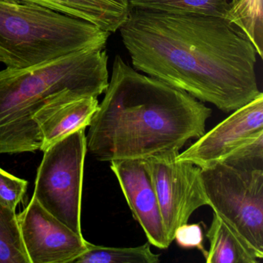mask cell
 <instances>
[{"label": "cell", "instance_id": "obj_1", "mask_svg": "<svg viewBox=\"0 0 263 263\" xmlns=\"http://www.w3.org/2000/svg\"><path fill=\"white\" fill-rule=\"evenodd\" d=\"M119 32L135 70L224 113L261 93L256 50L226 18L130 8Z\"/></svg>", "mask_w": 263, "mask_h": 263}, {"label": "cell", "instance_id": "obj_2", "mask_svg": "<svg viewBox=\"0 0 263 263\" xmlns=\"http://www.w3.org/2000/svg\"><path fill=\"white\" fill-rule=\"evenodd\" d=\"M89 125L87 151L100 161L180 152L205 133L212 110L184 90L140 73L117 55Z\"/></svg>", "mask_w": 263, "mask_h": 263}, {"label": "cell", "instance_id": "obj_3", "mask_svg": "<svg viewBox=\"0 0 263 263\" xmlns=\"http://www.w3.org/2000/svg\"><path fill=\"white\" fill-rule=\"evenodd\" d=\"M108 84L105 49L0 70V155L40 150L42 138L33 118L41 109L68 92L98 98Z\"/></svg>", "mask_w": 263, "mask_h": 263}, {"label": "cell", "instance_id": "obj_4", "mask_svg": "<svg viewBox=\"0 0 263 263\" xmlns=\"http://www.w3.org/2000/svg\"><path fill=\"white\" fill-rule=\"evenodd\" d=\"M110 33L46 7L0 0V64L39 65L72 53L105 49Z\"/></svg>", "mask_w": 263, "mask_h": 263}, {"label": "cell", "instance_id": "obj_5", "mask_svg": "<svg viewBox=\"0 0 263 263\" xmlns=\"http://www.w3.org/2000/svg\"><path fill=\"white\" fill-rule=\"evenodd\" d=\"M201 178L214 213L263 258V157H229Z\"/></svg>", "mask_w": 263, "mask_h": 263}, {"label": "cell", "instance_id": "obj_6", "mask_svg": "<svg viewBox=\"0 0 263 263\" xmlns=\"http://www.w3.org/2000/svg\"><path fill=\"white\" fill-rule=\"evenodd\" d=\"M86 128L80 129L44 152L37 170L33 196L52 215L80 235Z\"/></svg>", "mask_w": 263, "mask_h": 263}, {"label": "cell", "instance_id": "obj_7", "mask_svg": "<svg viewBox=\"0 0 263 263\" xmlns=\"http://www.w3.org/2000/svg\"><path fill=\"white\" fill-rule=\"evenodd\" d=\"M179 153L167 152L143 159L156 192L170 244L177 229L189 222L197 209L209 205L201 169L192 163L178 161Z\"/></svg>", "mask_w": 263, "mask_h": 263}, {"label": "cell", "instance_id": "obj_8", "mask_svg": "<svg viewBox=\"0 0 263 263\" xmlns=\"http://www.w3.org/2000/svg\"><path fill=\"white\" fill-rule=\"evenodd\" d=\"M263 136V93L232 112L224 121L197 138L177 160L200 168L211 167L251 141Z\"/></svg>", "mask_w": 263, "mask_h": 263}, {"label": "cell", "instance_id": "obj_9", "mask_svg": "<svg viewBox=\"0 0 263 263\" xmlns=\"http://www.w3.org/2000/svg\"><path fill=\"white\" fill-rule=\"evenodd\" d=\"M30 263H70L87 249V240L47 212L34 196L17 215Z\"/></svg>", "mask_w": 263, "mask_h": 263}, {"label": "cell", "instance_id": "obj_10", "mask_svg": "<svg viewBox=\"0 0 263 263\" xmlns=\"http://www.w3.org/2000/svg\"><path fill=\"white\" fill-rule=\"evenodd\" d=\"M110 163L135 219L152 246L167 249L166 235L155 187L143 160H119Z\"/></svg>", "mask_w": 263, "mask_h": 263}, {"label": "cell", "instance_id": "obj_11", "mask_svg": "<svg viewBox=\"0 0 263 263\" xmlns=\"http://www.w3.org/2000/svg\"><path fill=\"white\" fill-rule=\"evenodd\" d=\"M98 106V98L68 92L41 109L33 118L42 138L40 150L45 152L70 134L89 127Z\"/></svg>", "mask_w": 263, "mask_h": 263}, {"label": "cell", "instance_id": "obj_12", "mask_svg": "<svg viewBox=\"0 0 263 263\" xmlns=\"http://www.w3.org/2000/svg\"><path fill=\"white\" fill-rule=\"evenodd\" d=\"M87 21L110 34L119 31L130 13V0H16Z\"/></svg>", "mask_w": 263, "mask_h": 263}, {"label": "cell", "instance_id": "obj_13", "mask_svg": "<svg viewBox=\"0 0 263 263\" xmlns=\"http://www.w3.org/2000/svg\"><path fill=\"white\" fill-rule=\"evenodd\" d=\"M210 243L203 253L207 263H258L262 258L222 218L214 213L206 232Z\"/></svg>", "mask_w": 263, "mask_h": 263}, {"label": "cell", "instance_id": "obj_14", "mask_svg": "<svg viewBox=\"0 0 263 263\" xmlns=\"http://www.w3.org/2000/svg\"><path fill=\"white\" fill-rule=\"evenodd\" d=\"M132 8L177 14L226 17L230 0H130Z\"/></svg>", "mask_w": 263, "mask_h": 263}, {"label": "cell", "instance_id": "obj_15", "mask_svg": "<svg viewBox=\"0 0 263 263\" xmlns=\"http://www.w3.org/2000/svg\"><path fill=\"white\" fill-rule=\"evenodd\" d=\"M149 241L137 247H107L87 241V249L74 263H158L160 255L152 251Z\"/></svg>", "mask_w": 263, "mask_h": 263}, {"label": "cell", "instance_id": "obj_16", "mask_svg": "<svg viewBox=\"0 0 263 263\" xmlns=\"http://www.w3.org/2000/svg\"><path fill=\"white\" fill-rule=\"evenodd\" d=\"M226 18L245 33L263 56V0H237L230 3Z\"/></svg>", "mask_w": 263, "mask_h": 263}, {"label": "cell", "instance_id": "obj_17", "mask_svg": "<svg viewBox=\"0 0 263 263\" xmlns=\"http://www.w3.org/2000/svg\"><path fill=\"white\" fill-rule=\"evenodd\" d=\"M0 263H30L16 211L0 203Z\"/></svg>", "mask_w": 263, "mask_h": 263}, {"label": "cell", "instance_id": "obj_18", "mask_svg": "<svg viewBox=\"0 0 263 263\" xmlns=\"http://www.w3.org/2000/svg\"><path fill=\"white\" fill-rule=\"evenodd\" d=\"M28 182L0 167V203L16 211L27 192Z\"/></svg>", "mask_w": 263, "mask_h": 263}, {"label": "cell", "instance_id": "obj_19", "mask_svg": "<svg viewBox=\"0 0 263 263\" xmlns=\"http://www.w3.org/2000/svg\"><path fill=\"white\" fill-rule=\"evenodd\" d=\"M174 240L176 241L180 247L184 249L196 248L202 254L206 251L203 246L204 234L201 224L186 223L182 224L177 229Z\"/></svg>", "mask_w": 263, "mask_h": 263}]
</instances>
